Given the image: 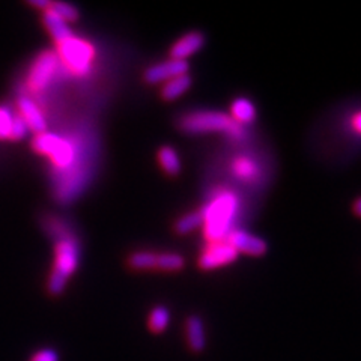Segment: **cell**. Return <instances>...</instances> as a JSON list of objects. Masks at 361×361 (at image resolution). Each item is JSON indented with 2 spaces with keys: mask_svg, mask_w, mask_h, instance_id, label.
I'll return each mask as SVG.
<instances>
[{
  "mask_svg": "<svg viewBox=\"0 0 361 361\" xmlns=\"http://www.w3.org/2000/svg\"><path fill=\"white\" fill-rule=\"evenodd\" d=\"M205 44V37L200 32H190L180 37L171 50V58L178 61H187L191 56L196 54Z\"/></svg>",
  "mask_w": 361,
  "mask_h": 361,
  "instance_id": "cell-11",
  "label": "cell"
},
{
  "mask_svg": "<svg viewBox=\"0 0 361 361\" xmlns=\"http://www.w3.org/2000/svg\"><path fill=\"white\" fill-rule=\"evenodd\" d=\"M353 127L358 134H361V111H358L357 115L353 118Z\"/></svg>",
  "mask_w": 361,
  "mask_h": 361,
  "instance_id": "cell-26",
  "label": "cell"
},
{
  "mask_svg": "<svg viewBox=\"0 0 361 361\" xmlns=\"http://www.w3.org/2000/svg\"><path fill=\"white\" fill-rule=\"evenodd\" d=\"M27 133H29L27 123L21 119L20 115H14L13 127H11V133H9V139L11 140H21L26 137Z\"/></svg>",
  "mask_w": 361,
  "mask_h": 361,
  "instance_id": "cell-23",
  "label": "cell"
},
{
  "mask_svg": "<svg viewBox=\"0 0 361 361\" xmlns=\"http://www.w3.org/2000/svg\"><path fill=\"white\" fill-rule=\"evenodd\" d=\"M236 257H238V252L228 243V240L209 243L199 257V267L207 271L217 269L235 262Z\"/></svg>",
  "mask_w": 361,
  "mask_h": 361,
  "instance_id": "cell-6",
  "label": "cell"
},
{
  "mask_svg": "<svg viewBox=\"0 0 361 361\" xmlns=\"http://www.w3.org/2000/svg\"><path fill=\"white\" fill-rule=\"evenodd\" d=\"M184 257L178 253H160L157 256V269L161 271H179L184 268Z\"/></svg>",
  "mask_w": 361,
  "mask_h": 361,
  "instance_id": "cell-20",
  "label": "cell"
},
{
  "mask_svg": "<svg viewBox=\"0 0 361 361\" xmlns=\"http://www.w3.org/2000/svg\"><path fill=\"white\" fill-rule=\"evenodd\" d=\"M30 5L47 11L51 6V2H49V0H35V2H30Z\"/></svg>",
  "mask_w": 361,
  "mask_h": 361,
  "instance_id": "cell-25",
  "label": "cell"
},
{
  "mask_svg": "<svg viewBox=\"0 0 361 361\" xmlns=\"http://www.w3.org/2000/svg\"><path fill=\"white\" fill-rule=\"evenodd\" d=\"M61 71L65 70L59 62L58 54L54 51H42L29 68L26 89L30 94L44 92Z\"/></svg>",
  "mask_w": 361,
  "mask_h": 361,
  "instance_id": "cell-5",
  "label": "cell"
},
{
  "mask_svg": "<svg viewBox=\"0 0 361 361\" xmlns=\"http://www.w3.org/2000/svg\"><path fill=\"white\" fill-rule=\"evenodd\" d=\"M17 107H18V115L21 119L27 123V127L32 133L41 134L45 133L47 128V122H45L44 113L41 111L39 106L33 101L25 89V92H21L17 99Z\"/></svg>",
  "mask_w": 361,
  "mask_h": 361,
  "instance_id": "cell-8",
  "label": "cell"
},
{
  "mask_svg": "<svg viewBox=\"0 0 361 361\" xmlns=\"http://www.w3.org/2000/svg\"><path fill=\"white\" fill-rule=\"evenodd\" d=\"M171 324V310L164 306H157L149 312L148 329L154 334H161L169 329Z\"/></svg>",
  "mask_w": 361,
  "mask_h": 361,
  "instance_id": "cell-16",
  "label": "cell"
},
{
  "mask_svg": "<svg viewBox=\"0 0 361 361\" xmlns=\"http://www.w3.org/2000/svg\"><path fill=\"white\" fill-rule=\"evenodd\" d=\"M188 73V62L178 61V59H167L164 62L151 65L145 71L143 78L149 85H164L166 82L172 80L175 77L184 75Z\"/></svg>",
  "mask_w": 361,
  "mask_h": 361,
  "instance_id": "cell-7",
  "label": "cell"
},
{
  "mask_svg": "<svg viewBox=\"0 0 361 361\" xmlns=\"http://www.w3.org/2000/svg\"><path fill=\"white\" fill-rule=\"evenodd\" d=\"M158 163L163 167V171L167 175H178L180 172V160L178 152L172 148V146H163L158 151Z\"/></svg>",
  "mask_w": 361,
  "mask_h": 361,
  "instance_id": "cell-17",
  "label": "cell"
},
{
  "mask_svg": "<svg viewBox=\"0 0 361 361\" xmlns=\"http://www.w3.org/2000/svg\"><path fill=\"white\" fill-rule=\"evenodd\" d=\"M157 256L158 253H154V252H137L130 256L128 264L133 269H139V271L157 269Z\"/></svg>",
  "mask_w": 361,
  "mask_h": 361,
  "instance_id": "cell-19",
  "label": "cell"
},
{
  "mask_svg": "<svg viewBox=\"0 0 361 361\" xmlns=\"http://www.w3.org/2000/svg\"><path fill=\"white\" fill-rule=\"evenodd\" d=\"M29 361H59V357L56 354V351H53V349L45 348L33 354Z\"/></svg>",
  "mask_w": 361,
  "mask_h": 361,
  "instance_id": "cell-24",
  "label": "cell"
},
{
  "mask_svg": "<svg viewBox=\"0 0 361 361\" xmlns=\"http://www.w3.org/2000/svg\"><path fill=\"white\" fill-rule=\"evenodd\" d=\"M354 212L357 214L358 217H361V197H358V199L354 202Z\"/></svg>",
  "mask_w": 361,
  "mask_h": 361,
  "instance_id": "cell-27",
  "label": "cell"
},
{
  "mask_svg": "<svg viewBox=\"0 0 361 361\" xmlns=\"http://www.w3.org/2000/svg\"><path fill=\"white\" fill-rule=\"evenodd\" d=\"M44 25L47 27L49 33L56 44L74 35L70 26H68V23L56 14L51 9V6L47 11H44Z\"/></svg>",
  "mask_w": 361,
  "mask_h": 361,
  "instance_id": "cell-12",
  "label": "cell"
},
{
  "mask_svg": "<svg viewBox=\"0 0 361 361\" xmlns=\"http://www.w3.org/2000/svg\"><path fill=\"white\" fill-rule=\"evenodd\" d=\"M179 128L188 134L223 133L232 140H244L245 130L229 115L214 110L190 111L179 121Z\"/></svg>",
  "mask_w": 361,
  "mask_h": 361,
  "instance_id": "cell-2",
  "label": "cell"
},
{
  "mask_svg": "<svg viewBox=\"0 0 361 361\" xmlns=\"http://www.w3.org/2000/svg\"><path fill=\"white\" fill-rule=\"evenodd\" d=\"M226 240H228V243L238 253L262 256L267 252V243L262 238H259V236L248 233L244 229H233Z\"/></svg>",
  "mask_w": 361,
  "mask_h": 361,
  "instance_id": "cell-9",
  "label": "cell"
},
{
  "mask_svg": "<svg viewBox=\"0 0 361 361\" xmlns=\"http://www.w3.org/2000/svg\"><path fill=\"white\" fill-rule=\"evenodd\" d=\"M232 172L236 178L244 180V183H253L255 179H257L259 173H261V169H259V164L253 158L241 155L233 160Z\"/></svg>",
  "mask_w": 361,
  "mask_h": 361,
  "instance_id": "cell-13",
  "label": "cell"
},
{
  "mask_svg": "<svg viewBox=\"0 0 361 361\" xmlns=\"http://www.w3.org/2000/svg\"><path fill=\"white\" fill-rule=\"evenodd\" d=\"M240 212V197L232 190L220 188L211 196L203 216V233L209 243L224 241L235 229L233 224Z\"/></svg>",
  "mask_w": 361,
  "mask_h": 361,
  "instance_id": "cell-1",
  "label": "cell"
},
{
  "mask_svg": "<svg viewBox=\"0 0 361 361\" xmlns=\"http://www.w3.org/2000/svg\"><path fill=\"white\" fill-rule=\"evenodd\" d=\"M54 253V267L49 279V290L53 295H59L68 279L77 269L78 259H80V245L70 232L56 240Z\"/></svg>",
  "mask_w": 361,
  "mask_h": 361,
  "instance_id": "cell-3",
  "label": "cell"
},
{
  "mask_svg": "<svg viewBox=\"0 0 361 361\" xmlns=\"http://www.w3.org/2000/svg\"><path fill=\"white\" fill-rule=\"evenodd\" d=\"M54 53L58 54L63 70L74 75H86L92 70L95 59V49L89 41L75 35L56 44Z\"/></svg>",
  "mask_w": 361,
  "mask_h": 361,
  "instance_id": "cell-4",
  "label": "cell"
},
{
  "mask_svg": "<svg viewBox=\"0 0 361 361\" xmlns=\"http://www.w3.org/2000/svg\"><path fill=\"white\" fill-rule=\"evenodd\" d=\"M231 111L232 115L231 118L236 122L240 123V126H245V123H250L255 121L256 118V107L248 98L240 97L236 98L232 106H231Z\"/></svg>",
  "mask_w": 361,
  "mask_h": 361,
  "instance_id": "cell-14",
  "label": "cell"
},
{
  "mask_svg": "<svg viewBox=\"0 0 361 361\" xmlns=\"http://www.w3.org/2000/svg\"><path fill=\"white\" fill-rule=\"evenodd\" d=\"M202 226H203L202 211H195V212H188V214H185V216L180 217L175 224V229L180 235H187V233H191L196 229L202 228Z\"/></svg>",
  "mask_w": 361,
  "mask_h": 361,
  "instance_id": "cell-18",
  "label": "cell"
},
{
  "mask_svg": "<svg viewBox=\"0 0 361 361\" xmlns=\"http://www.w3.org/2000/svg\"><path fill=\"white\" fill-rule=\"evenodd\" d=\"M185 341L191 353H203L207 348V329L200 316L191 314L185 321Z\"/></svg>",
  "mask_w": 361,
  "mask_h": 361,
  "instance_id": "cell-10",
  "label": "cell"
},
{
  "mask_svg": "<svg viewBox=\"0 0 361 361\" xmlns=\"http://www.w3.org/2000/svg\"><path fill=\"white\" fill-rule=\"evenodd\" d=\"M14 113L6 106H0V139L6 140L9 139L11 127H13Z\"/></svg>",
  "mask_w": 361,
  "mask_h": 361,
  "instance_id": "cell-21",
  "label": "cell"
},
{
  "mask_svg": "<svg viewBox=\"0 0 361 361\" xmlns=\"http://www.w3.org/2000/svg\"><path fill=\"white\" fill-rule=\"evenodd\" d=\"M191 83H193V80H191V77L188 74L175 77V78H172V80H169L163 85L161 97L166 101L178 99V98L183 97L187 92V90L191 87Z\"/></svg>",
  "mask_w": 361,
  "mask_h": 361,
  "instance_id": "cell-15",
  "label": "cell"
},
{
  "mask_svg": "<svg viewBox=\"0 0 361 361\" xmlns=\"http://www.w3.org/2000/svg\"><path fill=\"white\" fill-rule=\"evenodd\" d=\"M51 9L58 14L61 18H63L66 23L75 21L78 18V11L75 6L68 5L63 2H58V4H51Z\"/></svg>",
  "mask_w": 361,
  "mask_h": 361,
  "instance_id": "cell-22",
  "label": "cell"
}]
</instances>
